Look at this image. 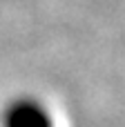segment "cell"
Instances as JSON below:
<instances>
[{
  "label": "cell",
  "instance_id": "1",
  "mask_svg": "<svg viewBox=\"0 0 125 127\" xmlns=\"http://www.w3.org/2000/svg\"><path fill=\"white\" fill-rule=\"evenodd\" d=\"M2 127H54V121L42 103L34 98H20L4 109Z\"/></svg>",
  "mask_w": 125,
  "mask_h": 127
}]
</instances>
